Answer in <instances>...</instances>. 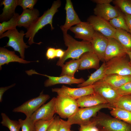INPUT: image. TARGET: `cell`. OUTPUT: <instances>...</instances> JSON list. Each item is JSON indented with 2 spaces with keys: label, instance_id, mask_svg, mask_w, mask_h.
Listing matches in <instances>:
<instances>
[{
  "label": "cell",
  "instance_id": "1",
  "mask_svg": "<svg viewBox=\"0 0 131 131\" xmlns=\"http://www.w3.org/2000/svg\"><path fill=\"white\" fill-rule=\"evenodd\" d=\"M63 35L65 44L68 48L65 51L63 56L57 61V66L62 67L65 61L69 58L78 59L85 52H93L90 42L77 41L67 33H63Z\"/></svg>",
  "mask_w": 131,
  "mask_h": 131
},
{
  "label": "cell",
  "instance_id": "2",
  "mask_svg": "<svg viewBox=\"0 0 131 131\" xmlns=\"http://www.w3.org/2000/svg\"><path fill=\"white\" fill-rule=\"evenodd\" d=\"M59 0L54 1L51 8L45 11L43 15L39 17L31 25L25 33V37L29 38L28 43L31 45L33 43L40 44L41 42L36 43L34 42L33 39L39 31L46 25H50L51 30L54 29L52 24V19L55 14L58 11V8L61 5Z\"/></svg>",
  "mask_w": 131,
  "mask_h": 131
},
{
  "label": "cell",
  "instance_id": "3",
  "mask_svg": "<svg viewBox=\"0 0 131 131\" xmlns=\"http://www.w3.org/2000/svg\"><path fill=\"white\" fill-rule=\"evenodd\" d=\"M90 120L95 122L99 131H131L129 124L100 111Z\"/></svg>",
  "mask_w": 131,
  "mask_h": 131
},
{
  "label": "cell",
  "instance_id": "4",
  "mask_svg": "<svg viewBox=\"0 0 131 131\" xmlns=\"http://www.w3.org/2000/svg\"><path fill=\"white\" fill-rule=\"evenodd\" d=\"M115 107L109 103L103 104L92 107L79 108L67 121L71 125L76 124L80 126L87 123L95 116L101 109L104 108L112 109Z\"/></svg>",
  "mask_w": 131,
  "mask_h": 131
},
{
  "label": "cell",
  "instance_id": "5",
  "mask_svg": "<svg viewBox=\"0 0 131 131\" xmlns=\"http://www.w3.org/2000/svg\"><path fill=\"white\" fill-rule=\"evenodd\" d=\"M55 105L56 113L64 119L68 118L73 115L79 107L77 99L63 95H57L56 97Z\"/></svg>",
  "mask_w": 131,
  "mask_h": 131
},
{
  "label": "cell",
  "instance_id": "6",
  "mask_svg": "<svg viewBox=\"0 0 131 131\" xmlns=\"http://www.w3.org/2000/svg\"><path fill=\"white\" fill-rule=\"evenodd\" d=\"M25 33L23 30L19 32L16 28L7 31L0 35V38L7 37L8 42L4 47H10L16 51L19 52L21 57L25 59V49L29 47L25 43L23 40Z\"/></svg>",
  "mask_w": 131,
  "mask_h": 131
},
{
  "label": "cell",
  "instance_id": "7",
  "mask_svg": "<svg viewBox=\"0 0 131 131\" xmlns=\"http://www.w3.org/2000/svg\"><path fill=\"white\" fill-rule=\"evenodd\" d=\"M126 56L115 57L105 62L106 75H131V64L126 58Z\"/></svg>",
  "mask_w": 131,
  "mask_h": 131
},
{
  "label": "cell",
  "instance_id": "8",
  "mask_svg": "<svg viewBox=\"0 0 131 131\" xmlns=\"http://www.w3.org/2000/svg\"><path fill=\"white\" fill-rule=\"evenodd\" d=\"M50 98L49 95L44 94L42 91L39 96L26 101L20 106L14 108L12 111L23 113L26 117H30Z\"/></svg>",
  "mask_w": 131,
  "mask_h": 131
},
{
  "label": "cell",
  "instance_id": "9",
  "mask_svg": "<svg viewBox=\"0 0 131 131\" xmlns=\"http://www.w3.org/2000/svg\"><path fill=\"white\" fill-rule=\"evenodd\" d=\"M91 85L95 93L100 95L108 103L115 106V104L120 96L115 88L107 83L101 80Z\"/></svg>",
  "mask_w": 131,
  "mask_h": 131
},
{
  "label": "cell",
  "instance_id": "10",
  "mask_svg": "<svg viewBox=\"0 0 131 131\" xmlns=\"http://www.w3.org/2000/svg\"><path fill=\"white\" fill-rule=\"evenodd\" d=\"M87 22L95 31L107 38L113 37L116 29L112 26L109 21L95 15H92L88 18Z\"/></svg>",
  "mask_w": 131,
  "mask_h": 131
},
{
  "label": "cell",
  "instance_id": "11",
  "mask_svg": "<svg viewBox=\"0 0 131 131\" xmlns=\"http://www.w3.org/2000/svg\"><path fill=\"white\" fill-rule=\"evenodd\" d=\"M26 73L28 75H32L33 74H36L43 75L48 78L44 82V86L48 87L59 84H65L71 85L72 84H80L83 82L84 79L82 78L77 79L74 77H71L68 75H64L59 77L51 76L46 74H39L34 70H30L26 71Z\"/></svg>",
  "mask_w": 131,
  "mask_h": 131
},
{
  "label": "cell",
  "instance_id": "12",
  "mask_svg": "<svg viewBox=\"0 0 131 131\" xmlns=\"http://www.w3.org/2000/svg\"><path fill=\"white\" fill-rule=\"evenodd\" d=\"M52 91L57 93V95H67L76 99L84 96L95 93L91 85L78 88H72L63 85L61 88H52Z\"/></svg>",
  "mask_w": 131,
  "mask_h": 131
},
{
  "label": "cell",
  "instance_id": "13",
  "mask_svg": "<svg viewBox=\"0 0 131 131\" xmlns=\"http://www.w3.org/2000/svg\"><path fill=\"white\" fill-rule=\"evenodd\" d=\"M56 97H53L47 103L43 104L34 112L30 118L34 123L41 120H50L54 117L56 113L55 107Z\"/></svg>",
  "mask_w": 131,
  "mask_h": 131
},
{
  "label": "cell",
  "instance_id": "14",
  "mask_svg": "<svg viewBox=\"0 0 131 131\" xmlns=\"http://www.w3.org/2000/svg\"><path fill=\"white\" fill-rule=\"evenodd\" d=\"M69 30L74 33L75 38L90 42L95 31L89 22L82 21Z\"/></svg>",
  "mask_w": 131,
  "mask_h": 131
},
{
  "label": "cell",
  "instance_id": "15",
  "mask_svg": "<svg viewBox=\"0 0 131 131\" xmlns=\"http://www.w3.org/2000/svg\"><path fill=\"white\" fill-rule=\"evenodd\" d=\"M108 42V38L96 31L90 41L93 52L103 62H105V53Z\"/></svg>",
  "mask_w": 131,
  "mask_h": 131
},
{
  "label": "cell",
  "instance_id": "16",
  "mask_svg": "<svg viewBox=\"0 0 131 131\" xmlns=\"http://www.w3.org/2000/svg\"><path fill=\"white\" fill-rule=\"evenodd\" d=\"M126 55V50L118 41L114 38H108L105 53V62L113 58L123 57Z\"/></svg>",
  "mask_w": 131,
  "mask_h": 131
},
{
  "label": "cell",
  "instance_id": "17",
  "mask_svg": "<svg viewBox=\"0 0 131 131\" xmlns=\"http://www.w3.org/2000/svg\"><path fill=\"white\" fill-rule=\"evenodd\" d=\"M65 9L66 10V18L64 24L60 27L63 33H67L72 26L77 25L81 21L74 10L71 0H66Z\"/></svg>",
  "mask_w": 131,
  "mask_h": 131
},
{
  "label": "cell",
  "instance_id": "18",
  "mask_svg": "<svg viewBox=\"0 0 131 131\" xmlns=\"http://www.w3.org/2000/svg\"><path fill=\"white\" fill-rule=\"evenodd\" d=\"M119 9L110 3L97 4L94 9L95 15L109 21L117 16Z\"/></svg>",
  "mask_w": 131,
  "mask_h": 131
},
{
  "label": "cell",
  "instance_id": "19",
  "mask_svg": "<svg viewBox=\"0 0 131 131\" xmlns=\"http://www.w3.org/2000/svg\"><path fill=\"white\" fill-rule=\"evenodd\" d=\"M80 64L79 69L80 70L91 68L98 69L99 67L100 60L93 52H85L80 57Z\"/></svg>",
  "mask_w": 131,
  "mask_h": 131
},
{
  "label": "cell",
  "instance_id": "20",
  "mask_svg": "<svg viewBox=\"0 0 131 131\" xmlns=\"http://www.w3.org/2000/svg\"><path fill=\"white\" fill-rule=\"evenodd\" d=\"M40 13L38 9H23L19 16L17 22V26H23L28 29L33 23L39 17Z\"/></svg>",
  "mask_w": 131,
  "mask_h": 131
},
{
  "label": "cell",
  "instance_id": "21",
  "mask_svg": "<svg viewBox=\"0 0 131 131\" xmlns=\"http://www.w3.org/2000/svg\"><path fill=\"white\" fill-rule=\"evenodd\" d=\"M77 101L79 107L82 108L108 103L103 98L95 93L81 97L77 99Z\"/></svg>",
  "mask_w": 131,
  "mask_h": 131
},
{
  "label": "cell",
  "instance_id": "22",
  "mask_svg": "<svg viewBox=\"0 0 131 131\" xmlns=\"http://www.w3.org/2000/svg\"><path fill=\"white\" fill-rule=\"evenodd\" d=\"M33 61H26L16 55L14 51L9 50L4 47L0 48V69L2 66L12 62L27 64Z\"/></svg>",
  "mask_w": 131,
  "mask_h": 131
},
{
  "label": "cell",
  "instance_id": "23",
  "mask_svg": "<svg viewBox=\"0 0 131 131\" xmlns=\"http://www.w3.org/2000/svg\"><path fill=\"white\" fill-rule=\"evenodd\" d=\"M18 0H4L1 3L0 5L4 7L3 11L0 15V22L7 21L9 20L15 15V10L18 6Z\"/></svg>",
  "mask_w": 131,
  "mask_h": 131
},
{
  "label": "cell",
  "instance_id": "24",
  "mask_svg": "<svg viewBox=\"0 0 131 131\" xmlns=\"http://www.w3.org/2000/svg\"><path fill=\"white\" fill-rule=\"evenodd\" d=\"M109 84L115 88L131 82V75H123L113 74L106 75L100 80Z\"/></svg>",
  "mask_w": 131,
  "mask_h": 131
},
{
  "label": "cell",
  "instance_id": "25",
  "mask_svg": "<svg viewBox=\"0 0 131 131\" xmlns=\"http://www.w3.org/2000/svg\"><path fill=\"white\" fill-rule=\"evenodd\" d=\"M106 63L104 62L98 69L89 77L88 79L83 83L79 84L77 87L79 88L91 85L103 79L106 75L105 74Z\"/></svg>",
  "mask_w": 131,
  "mask_h": 131
},
{
  "label": "cell",
  "instance_id": "26",
  "mask_svg": "<svg viewBox=\"0 0 131 131\" xmlns=\"http://www.w3.org/2000/svg\"><path fill=\"white\" fill-rule=\"evenodd\" d=\"M118 41L126 50L131 51V34L126 31L116 29L113 37Z\"/></svg>",
  "mask_w": 131,
  "mask_h": 131
},
{
  "label": "cell",
  "instance_id": "27",
  "mask_svg": "<svg viewBox=\"0 0 131 131\" xmlns=\"http://www.w3.org/2000/svg\"><path fill=\"white\" fill-rule=\"evenodd\" d=\"M80 64V58L72 59L66 62L61 67V72L60 76L67 75L74 77V74L79 69Z\"/></svg>",
  "mask_w": 131,
  "mask_h": 131
},
{
  "label": "cell",
  "instance_id": "28",
  "mask_svg": "<svg viewBox=\"0 0 131 131\" xmlns=\"http://www.w3.org/2000/svg\"><path fill=\"white\" fill-rule=\"evenodd\" d=\"M114 117L122 121L131 126V112L115 107L112 109L110 112Z\"/></svg>",
  "mask_w": 131,
  "mask_h": 131
},
{
  "label": "cell",
  "instance_id": "29",
  "mask_svg": "<svg viewBox=\"0 0 131 131\" xmlns=\"http://www.w3.org/2000/svg\"><path fill=\"white\" fill-rule=\"evenodd\" d=\"M119 10L118 16L109 21V22L115 29H123L129 32V30L124 18V14L119 9Z\"/></svg>",
  "mask_w": 131,
  "mask_h": 131
},
{
  "label": "cell",
  "instance_id": "30",
  "mask_svg": "<svg viewBox=\"0 0 131 131\" xmlns=\"http://www.w3.org/2000/svg\"><path fill=\"white\" fill-rule=\"evenodd\" d=\"M20 15L16 13L14 16L9 20L0 23V35L6 31L16 28Z\"/></svg>",
  "mask_w": 131,
  "mask_h": 131
},
{
  "label": "cell",
  "instance_id": "31",
  "mask_svg": "<svg viewBox=\"0 0 131 131\" xmlns=\"http://www.w3.org/2000/svg\"><path fill=\"white\" fill-rule=\"evenodd\" d=\"M2 120L0 123L4 126L7 127L10 131H19L21 128L18 121L10 119L5 113H2Z\"/></svg>",
  "mask_w": 131,
  "mask_h": 131
},
{
  "label": "cell",
  "instance_id": "32",
  "mask_svg": "<svg viewBox=\"0 0 131 131\" xmlns=\"http://www.w3.org/2000/svg\"><path fill=\"white\" fill-rule=\"evenodd\" d=\"M115 106V107L131 112V95L120 96Z\"/></svg>",
  "mask_w": 131,
  "mask_h": 131
},
{
  "label": "cell",
  "instance_id": "33",
  "mask_svg": "<svg viewBox=\"0 0 131 131\" xmlns=\"http://www.w3.org/2000/svg\"><path fill=\"white\" fill-rule=\"evenodd\" d=\"M113 2L123 13L131 15V0H115Z\"/></svg>",
  "mask_w": 131,
  "mask_h": 131
},
{
  "label": "cell",
  "instance_id": "34",
  "mask_svg": "<svg viewBox=\"0 0 131 131\" xmlns=\"http://www.w3.org/2000/svg\"><path fill=\"white\" fill-rule=\"evenodd\" d=\"M18 121L22 131H36L34 123L31 120L30 117H26L24 120L20 119Z\"/></svg>",
  "mask_w": 131,
  "mask_h": 131
},
{
  "label": "cell",
  "instance_id": "35",
  "mask_svg": "<svg viewBox=\"0 0 131 131\" xmlns=\"http://www.w3.org/2000/svg\"><path fill=\"white\" fill-rule=\"evenodd\" d=\"M54 117L50 120H40L34 123L36 131H46L47 128L52 122Z\"/></svg>",
  "mask_w": 131,
  "mask_h": 131
},
{
  "label": "cell",
  "instance_id": "36",
  "mask_svg": "<svg viewBox=\"0 0 131 131\" xmlns=\"http://www.w3.org/2000/svg\"><path fill=\"white\" fill-rule=\"evenodd\" d=\"M115 89L120 96L131 95V82Z\"/></svg>",
  "mask_w": 131,
  "mask_h": 131
},
{
  "label": "cell",
  "instance_id": "37",
  "mask_svg": "<svg viewBox=\"0 0 131 131\" xmlns=\"http://www.w3.org/2000/svg\"><path fill=\"white\" fill-rule=\"evenodd\" d=\"M79 131H99L94 121L90 120L88 123L80 125Z\"/></svg>",
  "mask_w": 131,
  "mask_h": 131
},
{
  "label": "cell",
  "instance_id": "38",
  "mask_svg": "<svg viewBox=\"0 0 131 131\" xmlns=\"http://www.w3.org/2000/svg\"><path fill=\"white\" fill-rule=\"evenodd\" d=\"M37 1L36 0H18V5L21 6L23 9L27 8L33 9Z\"/></svg>",
  "mask_w": 131,
  "mask_h": 131
},
{
  "label": "cell",
  "instance_id": "39",
  "mask_svg": "<svg viewBox=\"0 0 131 131\" xmlns=\"http://www.w3.org/2000/svg\"><path fill=\"white\" fill-rule=\"evenodd\" d=\"M60 119L59 116L55 115L52 122L46 131H58Z\"/></svg>",
  "mask_w": 131,
  "mask_h": 131
},
{
  "label": "cell",
  "instance_id": "40",
  "mask_svg": "<svg viewBox=\"0 0 131 131\" xmlns=\"http://www.w3.org/2000/svg\"><path fill=\"white\" fill-rule=\"evenodd\" d=\"M71 125L67 121L60 119L58 131H69Z\"/></svg>",
  "mask_w": 131,
  "mask_h": 131
},
{
  "label": "cell",
  "instance_id": "41",
  "mask_svg": "<svg viewBox=\"0 0 131 131\" xmlns=\"http://www.w3.org/2000/svg\"><path fill=\"white\" fill-rule=\"evenodd\" d=\"M46 56L48 59H53L56 57V49L51 47L49 48L47 51Z\"/></svg>",
  "mask_w": 131,
  "mask_h": 131
},
{
  "label": "cell",
  "instance_id": "42",
  "mask_svg": "<svg viewBox=\"0 0 131 131\" xmlns=\"http://www.w3.org/2000/svg\"><path fill=\"white\" fill-rule=\"evenodd\" d=\"M123 14L126 25L129 30V33L131 34V15Z\"/></svg>",
  "mask_w": 131,
  "mask_h": 131
},
{
  "label": "cell",
  "instance_id": "43",
  "mask_svg": "<svg viewBox=\"0 0 131 131\" xmlns=\"http://www.w3.org/2000/svg\"><path fill=\"white\" fill-rule=\"evenodd\" d=\"M16 85L15 83L13 84L10 86L5 87H1L0 88V102H1L2 101L3 95L4 92L6 90Z\"/></svg>",
  "mask_w": 131,
  "mask_h": 131
},
{
  "label": "cell",
  "instance_id": "44",
  "mask_svg": "<svg viewBox=\"0 0 131 131\" xmlns=\"http://www.w3.org/2000/svg\"><path fill=\"white\" fill-rule=\"evenodd\" d=\"M91 1L93 2L98 4H103L108 3H110L113 2V0H93Z\"/></svg>",
  "mask_w": 131,
  "mask_h": 131
},
{
  "label": "cell",
  "instance_id": "45",
  "mask_svg": "<svg viewBox=\"0 0 131 131\" xmlns=\"http://www.w3.org/2000/svg\"><path fill=\"white\" fill-rule=\"evenodd\" d=\"M56 57L62 58L64 55L65 51L60 49H56Z\"/></svg>",
  "mask_w": 131,
  "mask_h": 131
},
{
  "label": "cell",
  "instance_id": "46",
  "mask_svg": "<svg viewBox=\"0 0 131 131\" xmlns=\"http://www.w3.org/2000/svg\"><path fill=\"white\" fill-rule=\"evenodd\" d=\"M127 54L129 57L130 59L129 61L131 64V51H127Z\"/></svg>",
  "mask_w": 131,
  "mask_h": 131
},
{
  "label": "cell",
  "instance_id": "47",
  "mask_svg": "<svg viewBox=\"0 0 131 131\" xmlns=\"http://www.w3.org/2000/svg\"><path fill=\"white\" fill-rule=\"evenodd\" d=\"M69 131H72V130H70Z\"/></svg>",
  "mask_w": 131,
  "mask_h": 131
}]
</instances>
